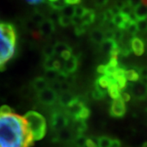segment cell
<instances>
[{
  "label": "cell",
  "mask_w": 147,
  "mask_h": 147,
  "mask_svg": "<svg viewBox=\"0 0 147 147\" xmlns=\"http://www.w3.org/2000/svg\"><path fill=\"white\" fill-rule=\"evenodd\" d=\"M85 146H86V147H98L97 144L92 139H87Z\"/></svg>",
  "instance_id": "7bdbcfd3"
},
{
  "label": "cell",
  "mask_w": 147,
  "mask_h": 147,
  "mask_svg": "<svg viewBox=\"0 0 147 147\" xmlns=\"http://www.w3.org/2000/svg\"><path fill=\"white\" fill-rule=\"evenodd\" d=\"M132 92L134 96L138 98L145 97L147 94V85L143 83H137L134 84L132 88Z\"/></svg>",
  "instance_id": "4fadbf2b"
},
{
  "label": "cell",
  "mask_w": 147,
  "mask_h": 147,
  "mask_svg": "<svg viewBox=\"0 0 147 147\" xmlns=\"http://www.w3.org/2000/svg\"><path fill=\"white\" fill-rule=\"evenodd\" d=\"M108 93L110 96L115 100L116 98H119L120 96L121 89L118 86V84H116V82H114L113 84H111L108 87Z\"/></svg>",
  "instance_id": "d6986e66"
},
{
  "label": "cell",
  "mask_w": 147,
  "mask_h": 147,
  "mask_svg": "<svg viewBox=\"0 0 147 147\" xmlns=\"http://www.w3.org/2000/svg\"><path fill=\"white\" fill-rule=\"evenodd\" d=\"M131 21V20L130 19L129 15L124 14L123 12H119V13L115 14V16H113L112 23L115 26L118 27V29L123 30H126L128 24L130 23Z\"/></svg>",
  "instance_id": "9c48e42d"
},
{
  "label": "cell",
  "mask_w": 147,
  "mask_h": 147,
  "mask_svg": "<svg viewBox=\"0 0 147 147\" xmlns=\"http://www.w3.org/2000/svg\"><path fill=\"white\" fill-rule=\"evenodd\" d=\"M37 98L42 105H53L57 100V92L51 87H48L46 89L38 92Z\"/></svg>",
  "instance_id": "5b68a950"
},
{
  "label": "cell",
  "mask_w": 147,
  "mask_h": 147,
  "mask_svg": "<svg viewBox=\"0 0 147 147\" xmlns=\"http://www.w3.org/2000/svg\"><path fill=\"white\" fill-rule=\"evenodd\" d=\"M114 36H115V30H107L106 31L104 32V38H105V40L114 39Z\"/></svg>",
  "instance_id": "60d3db41"
},
{
  "label": "cell",
  "mask_w": 147,
  "mask_h": 147,
  "mask_svg": "<svg viewBox=\"0 0 147 147\" xmlns=\"http://www.w3.org/2000/svg\"><path fill=\"white\" fill-rule=\"evenodd\" d=\"M58 23L61 26L67 27L70 25H72V18L61 15L59 20H58Z\"/></svg>",
  "instance_id": "f546056e"
},
{
  "label": "cell",
  "mask_w": 147,
  "mask_h": 147,
  "mask_svg": "<svg viewBox=\"0 0 147 147\" xmlns=\"http://www.w3.org/2000/svg\"><path fill=\"white\" fill-rule=\"evenodd\" d=\"M143 147H147V143H145V144L143 145Z\"/></svg>",
  "instance_id": "db71d44e"
},
{
  "label": "cell",
  "mask_w": 147,
  "mask_h": 147,
  "mask_svg": "<svg viewBox=\"0 0 147 147\" xmlns=\"http://www.w3.org/2000/svg\"><path fill=\"white\" fill-rule=\"evenodd\" d=\"M65 3L67 5H78L79 3L81 2V0H65Z\"/></svg>",
  "instance_id": "bcb514c9"
},
{
  "label": "cell",
  "mask_w": 147,
  "mask_h": 147,
  "mask_svg": "<svg viewBox=\"0 0 147 147\" xmlns=\"http://www.w3.org/2000/svg\"><path fill=\"white\" fill-rule=\"evenodd\" d=\"M90 115V110L88 108H87L86 106H84L83 109L80 110L79 115L77 116V118L75 119L76 120H83L84 121L87 119Z\"/></svg>",
  "instance_id": "83f0119b"
},
{
  "label": "cell",
  "mask_w": 147,
  "mask_h": 147,
  "mask_svg": "<svg viewBox=\"0 0 147 147\" xmlns=\"http://www.w3.org/2000/svg\"><path fill=\"white\" fill-rule=\"evenodd\" d=\"M78 68V58L75 56H72L67 61H65V63L61 70L67 74L74 73Z\"/></svg>",
  "instance_id": "30bf717a"
},
{
  "label": "cell",
  "mask_w": 147,
  "mask_h": 147,
  "mask_svg": "<svg viewBox=\"0 0 147 147\" xmlns=\"http://www.w3.org/2000/svg\"><path fill=\"white\" fill-rule=\"evenodd\" d=\"M58 74H59V72L57 71V70H54V69H48V70H46V72H45V76H44V78L47 79L49 83L54 82V81H57Z\"/></svg>",
  "instance_id": "d4e9b609"
},
{
  "label": "cell",
  "mask_w": 147,
  "mask_h": 147,
  "mask_svg": "<svg viewBox=\"0 0 147 147\" xmlns=\"http://www.w3.org/2000/svg\"><path fill=\"white\" fill-rule=\"evenodd\" d=\"M110 147H120V143H119V141H117V140H113Z\"/></svg>",
  "instance_id": "f907efd6"
},
{
  "label": "cell",
  "mask_w": 147,
  "mask_h": 147,
  "mask_svg": "<svg viewBox=\"0 0 147 147\" xmlns=\"http://www.w3.org/2000/svg\"><path fill=\"white\" fill-rule=\"evenodd\" d=\"M125 78L128 81L137 82L140 78V75L139 73L135 69H129V70H125Z\"/></svg>",
  "instance_id": "7402d4cb"
},
{
  "label": "cell",
  "mask_w": 147,
  "mask_h": 147,
  "mask_svg": "<svg viewBox=\"0 0 147 147\" xmlns=\"http://www.w3.org/2000/svg\"><path fill=\"white\" fill-rule=\"evenodd\" d=\"M115 16L112 11H110V9L109 10L105 11V12L103 13V21H112V19H113V16Z\"/></svg>",
  "instance_id": "74e56055"
},
{
  "label": "cell",
  "mask_w": 147,
  "mask_h": 147,
  "mask_svg": "<svg viewBox=\"0 0 147 147\" xmlns=\"http://www.w3.org/2000/svg\"><path fill=\"white\" fill-rule=\"evenodd\" d=\"M16 28L11 23H0V70L13 57L16 48Z\"/></svg>",
  "instance_id": "7a4b0ae2"
},
{
  "label": "cell",
  "mask_w": 147,
  "mask_h": 147,
  "mask_svg": "<svg viewBox=\"0 0 147 147\" xmlns=\"http://www.w3.org/2000/svg\"><path fill=\"white\" fill-rule=\"evenodd\" d=\"M120 97L122 100H123L124 102H126V101H128V100H130V95L128 94L127 92H121L120 93Z\"/></svg>",
  "instance_id": "ee69618b"
},
{
  "label": "cell",
  "mask_w": 147,
  "mask_h": 147,
  "mask_svg": "<svg viewBox=\"0 0 147 147\" xmlns=\"http://www.w3.org/2000/svg\"><path fill=\"white\" fill-rule=\"evenodd\" d=\"M38 26V33L41 36L49 37L53 34L55 29H56V25L52 20L49 18H46L42 23Z\"/></svg>",
  "instance_id": "8992f818"
},
{
  "label": "cell",
  "mask_w": 147,
  "mask_h": 147,
  "mask_svg": "<svg viewBox=\"0 0 147 147\" xmlns=\"http://www.w3.org/2000/svg\"><path fill=\"white\" fill-rule=\"evenodd\" d=\"M45 19V16L39 11L34 12L31 16V21L36 26H39Z\"/></svg>",
  "instance_id": "cb8c5ba5"
},
{
  "label": "cell",
  "mask_w": 147,
  "mask_h": 147,
  "mask_svg": "<svg viewBox=\"0 0 147 147\" xmlns=\"http://www.w3.org/2000/svg\"><path fill=\"white\" fill-rule=\"evenodd\" d=\"M114 82H115V79L112 76L103 74V75H101L100 78L98 79L96 85H98L101 88L105 89V88H108V87L111 84H113Z\"/></svg>",
  "instance_id": "9a60e30c"
},
{
  "label": "cell",
  "mask_w": 147,
  "mask_h": 147,
  "mask_svg": "<svg viewBox=\"0 0 147 147\" xmlns=\"http://www.w3.org/2000/svg\"><path fill=\"white\" fill-rule=\"evenodd\" d=\"M51 127L54 131H60L68 126L69 119L63 113L60 111H53L50 119Z\"/></svg>",
  "instance_id": "277c9868"
},
{
  "label": "cell",
  "mask_w": 147,
  "mask_h": 147,
  "mask_svg": "<svg viewBox=\"0 0 147 147\" xmlns=\"http://www.w3.org/2000/svg\"><path fill=\"white\" fill-rule=\"evenodd\" d=\"M118 46V43L114 40V39H107L104 40L103 42L100 43V47L101 50L104 53H110L114 48Z\"/></svg>",
  "instance_id": "ac0fdd59"
},
{
  "label": "cell",
  "mask_w": 147,
  "mask_h": 147,
  "mask_svg": "<svg viewBox=\"0 0 147 147\" xmlns=\"http://www.w3.org/2000/svg\"><path fill=\"white\" fill-rule=\"evenodd\" d=\"M142 4L147 7V0H142Z\"/></svg>",
  "instance_id": "816d5d0a"
},
{
  "label": "cell",
  "mask_w": 147,
  "mask_h": 147,
  "mask_svg": "<svg viewBox=\"0 0 147 147\" xmlns=\"http://www.w3.org/2000/svg\"><path fill=\"white\" fill-rule=\"evenodd\" d=\"M86 11H87V8H85L84 6L76 5L74 7V16L81 18L86 12Z\"/></svg>",
  "instance_id": "1f68e13d"
},
{
  "label": "cell",
  "mask_w": 147,
  "mask_h": 147,
  "mask_svg": "<svg viewBox=\"0 0 147 147\" xmlns=\"http://www.w3.org/2000/svg\"><path fill=\"white\" fill-rule=\"evenodd\" d=\"M12 113H13V110H11V108L8 105H3L0 107V115H9Z\"/></svg>",
  "instance_id": "8d00e7d4"
},
{
  "label": "cell",
  "mask_w": 147,
  "mask_h": 147,
  "mask_svg": "<svg viewBox=\"0 0 147 147\" xmlns=\"http://www.w3.org/2000/svg\"><path fill=\"white\" fill-rule=\"evenodd\" d=\"M97 71L98 73L100 74H105V65H100L97 67Z\"/></svg>",
  "instance_id": "7dc6e473"
},
{
  "label": "cell",
  "mask_w": 147,
  "mask_h": 147,
  "mask_svg": "<svg viewBox=\"0 0 147 147\" xmlns=\"http://www.w3.org/2000/svg\"><path fill=\"white\" fill-rule=\"evenodd\" d=\"M86 140H87V139H85L83 136H81V135L79 134V136L77 137V138H76V140H75V143H76V145L79 147H83L85 146Z\"/></svg>",
  "instance_id": "f35d334b"
},
{
  "label": "cell",
  "mask_w": 147,
  "mask_h": 147,
  "mask_svg": "<svg viewBox=\"0 0 147 147\" xmlns=\"http://www.w3.org/2000/svg\"><path fill=\"white\" fill-rule=\"evenodd\" d=\"M66 5L67 4L65 3V0H57L53 3H48V6L53 11H61Z\"/></svg>",
  "instance_id": "603a6c76"
},
{
  "label": "cell",
  "mask_w": 147,
  "mask_h": 147,
  "mask_svg": "<svg viewBox=\"0 0 147 147\" xmlns=\"http://www.w3.org/2000/svg\"><path fill=\"white\" fill-rule=\"evenodd\" d=\"M43 0H26L27 3H29L30 4H38V3H41Z\"/></svg>",
  "instance_id": "681fc988"
},
{
  "label": "cell",
  "mask_w": 147,
  "mask_h": 147,
  "mask_svg": "<svg viewBox=\"0 0 147 147\" xmlns=\"http://www.w3.org/2000/svg\"><path fill=\"white\" fill-rule=\"evenodd\" d=\"M87 27L88 26H84V24H81V25H79V26H76L74 27V33H75V34L78 35V36L83 35L84 33L86 32Z\"/></svg>",
  "instance_id": "d590c367"
},
{
  "label": "cell",
  "mask_w": 147,
  "mask_h": 147,
  "mask_svg": "<svg viewBox=\"0 0 147 147\" xmlns=\"http://www.w3.org/2000/svg\"><path fill=\"white\" fill-rule=\"evenodd\" d=\"M47 3H53V2H56V1H57V0H47Z\"/></svg>",
  "instance_id": "f5cc1de1"
},
{
  "label": "cell",
  "mask_w": 147,
  "mask_h": 147,
  "mask_svg": "<svg viewBox=\"0 0 147 147\" xmlns=\"http://www.w3.org/2000/svg\"><path fill=\"white\" fill-rule=\"evenodd\" d=\"M73 99V96L70 94L69 92H64L61 95L60 97H59V102H60L61 105L66 107L69 104V102Z\"/></svg>",
  "instance_id": "44dd1931"
},
{
  "label": "cell",
  "mask_w": 147,
  "mask_h": 147,
  "mask_svg": "<svg viewBox=\"0 0 147 147\" xmlns=\"http://www.w3.org/2000/svg\"><path fill=\"white\" fill-rule=\"evenodd\" d=\"M50 83L44 77H37L32 81V88L37 92H39L42 90L46 89L49 87Z\"/></svg>",
  "instance_id": "7c38bea8"
},
{
  "label": "cell",
  "mask_w": 147,
  "mask_h": 147,
  "mask_svg": "<svg viewBox=\"0 0 147 147\" xmlns=\"http://www.w3.org/2000/svg\"><path fill=\"white\" fill-rule=\"evenodd\" d=\"M138 31L146 32L147 31V19L144 20H139L137 21Z\"/></svg>",
  "instance_id": "836d02e7"
},
{
  "label": "cell",
  "mask_w": 147,
  "mask_h": 147,
  "mask_svg": "<svg viewBox=\"0 0 147 147\" xmlns=\"http://www.w3.org/2000/svg\"><path fill=\"white\" fill-rule=\"evenodd\" d=\"M71 49V47L69 46L67 43L64 42H57L54 44V53L55 55H61L64 51Z\"/></svg>",
  "instance_id": "ffe728a7"
},
{
  "label": "cell",
  "mask_w": 147,
  "mask_h": 147,
  "mask_svg": "<svg viewBox=\"0 0 147 147\" xmlns=\"http://www.w3.org/2000/svg\"><path fill=\"white\" fill-rule=\"evenodd\" d=\"M107 2H108V0H95L96 5L99 6V7L105 5V4L107 3Z\"/></svg>",
  "instance_id": "c3c4849f"
},
{
  "label": "cell",
  "mask_w": 147,
  "mask_h": 147,
  "mask_svg": "<svg viewBox=\"0 0 147 147\" xmlns=\"http://www.w3.org/2000/svg\"><path fill=\"white\" fill-rule=\"evenodd\" d=\"M62 16L73 17L74 16V7L72 5H66L62 10L61 11Z\"/></svg>",
  "instance_id": "4316f807"
},
{
  "label": "cell",
  "mask_w": 147,
  "mask_h": 147,
  "mask_svg": "<svg viewBox=\"0 0 147 147\" xmlns=\"http://www.w3.org/2000/svg\"><path fill=\"white\" fill-rule=\"evenodd\" d=\"M34 141L42 140L46 135L47 123L45 118L36 111H29L24 116Z\"/></svg>",
  "instance_id": "3957f363"
},
{
  "label": "cell",
  "mask_w": 147,
  "mask_h": 147,
  "mask_svg": "<svg viewBox=\"0 0 147 147\" xmlns=\"http://www.w3.org/2000/svg\"><path fill=\"white\" fill-rule=\"evenodd\" d=\"M60 57L62 58L64 61H67L68 59H69L72 57V50L71 49H68V50L64 51L63 53L60 55Z\"/></svg>",
  "instance_id": "ab89813d"
},
{
  "label": "cell",
  "mask_w": 147,
  "mask_h": 147,
  "mask_svg": "<svg viewBox=\"0 0 147 147\" xmlns=\"http://www.w3.org/2000/svg\"><path fill=\"white\" fill-rule=\"evenodd\" d=\"M126 30L130 34H131V35H135L137 32H138V28H137V22L133 21H130V23L128 24V26L127 27Z\"/></svg>",
  "instance_id": "4dcf8cb0"
},
{
  "label": "cell",
  "mask_w": 147,
  "mask_h": 147,
  "mask_svg": "<svg viewBox=\"0 0 147 147\" xmlns=\"http://www.w3.org/2000/svg\"><path fill=\"white\" fill-rule=\"evenodd\" d=\"M112 142H113V140H111L109 137H100L97 141V146L98 147H110Z\"/></svg>",
  "instance_id": "f1b7e54d"
},
{
  "label": "cell",
  "mask_w": 147,
  "mask_h": 147,
  "mask_svg": "<svg viewBox=\"0 0 147 147\" xmlns=\"http://www.w3.org/2000/svg\"><path fill=\"white\" fill-rule=\"evenodd\" d=\"M90 38L92 41L95 43H101L105 40L104 38V32H102L99 29H95L90 33Z\"/></svg>",
  "instance_id": "e0dca14e"
},
{
  "label": "cell",
  "mask_w": 147,
  "mask_h": 147,
  "mask_svg": "<svg viewBox=\"0 0 147 147\" xmlns=\"http://www.w3.org/2000/svg\"><path fill=\"white\" fill-rule=\"evenodd\" d=\"M85 106L83 103V101L79 99V97H74V99L66 106V111L67 114L70 116L74 117V119L77 118V116L80 112V110L83 109V107Z\"/></svg>",
  "instance_id": "52a82bcc"
},
{
  "label": "cell",
  "mask_w": 147,
  "mask_h": 147,
  "mask_svg": "<svg viewBox=\"0 0 147 147\" xmlns=\"http://www.w3.org/2000/svg\"><path fill=\"white\" fill-rule=\"evenodd\" d=\"M125 111H126L125 102L120 97L116 98L113 100L110 108V114L112 115L115 117H122L125 114Z\"/></svg>",
  "instance_id": "ba28073f"
},
{
  "label": "cell",
  "mask_w": 147,
  "mask_h": 147,
  "mask_svg": "<svg viewBox=\"0 0 147 147\" xmlns=\"http://www.w3.org/2000/svg\"><path fill=\"white\" fill-rule=\"evenodd\" d=\"M133 13L137 19V21L147 19V7L141 3L140 5H138L134 8Z\"/></svg>",
  "instance_id": "2e32d148"
},
{
  "label": "cell",
  "mask_w": 147,
  "mask_h": 147,
  "mask_svg": "<svg viewBox=\"0 0 147 147\" xmlns=\"http://www.w3.org/2000/svg\"><path fill=\"white\" fill-rule=\"evenodd\" d=\"M42 54L45 58L54 57L55 53H54V45L47 44L42 49Z\"/></svg>",
  "instance_id": "484cf974"
},
{
  "label": "cell",
  "mask_w": 147,
  "mask_h": 147,
  "mask_svg": "<svg viewBox=\"0 0 147 147\" xmlns=\"http://www.w3.org/2000/svg\"><path fill=\"white\" fill-rule=\"evenodd\" d=\"M130 45H131V51L137 56H141L144 53L145 45L141 38H137V37H133L130 42Z\"/></svg>",
  "instance_id": "8fae6325"
},
{
  "label": "cell",
  "mask_w": 147,
  "mask_h": 147,
  "mask_svg": "<svg viewBox=\"0 0 147 147\" xmlns=\"http://www.w3.org/2000/svg\"><path fill=\"white\" fill-rule=\"evenodd\" d=\"M138 73H139V75L141 77L144 78V79H147V67L141 69L140 72H138Z\"/></svg>",
  "instance_id": "f6af8a7d"
},
{
  "label": "cell",
  "mask_w": 147,
  "mask_h": 147,
  "mask_svg": "<svg viewBox=\"0 0 147 147\" xmlns=\"http://www.w3.org/2000/svg\"><path fill=\"white\" fill-rule=\"evenodd\" d=\"M95 18H96V13L92 9H87L84 16L81 17V20L84 26H88L94 22Z\"/></svg>",
  "instance_id": "5bb4252c"
},
{
  "label": "cell",
  "mask_w": 147,
  "mask_h": 147,
  "mask_svg": "<svg viewBox=\"0 0 147 147\" xmlns=\"http://www.w3.org/2000/svg\"><path fill=\"white\" fill-rule=\"evenodd\" d=\"M92 96H94L96 99H100L105 96V92H104V89L99 87L98 85H96V89L92 92Z\"/></svg>",
  "instance_id": "d6a6232c"
},
{
  "label": "cell",
  "mask_w": 147,
  "mask_h": 147,
  "mask_svg": "<svg viewBox=\"0 0 147 147\" xmlns=\"http://www.w3.org/2000/svg\"><path fill=\"white\" fill-rule=\"evenodd\" d=\"M34 142L24 117L0 115V147H31Z\"/></svg>",
  "instance_id": "6da1fadb"
},
{
  "label": "cell",
  "mask_w": 147,
  "mask_h": 147,
  "mask_svg": "<svg viewBox=\"0 0 147 147\" xmlns=\"http://www.w3.org/2000/svg\"><path fill=\"white\" fill-rule=\"evenodd\" d=\"M127 3L133 8H135L136 7L142 3V0H127Z\"/></svg>",
  "instance_id": "b9f144b4"
},
{
  "label": "cell",
  "mask_w": 147,
  "mask_h": 147,
  "mask_svg": "<svg viewBox=\"0 0 147 147\" xmlns=\"http://www.w3.org/2000/svg\"><path fill=\"white\" fill-rule=\"evenodd\" d=\"M55 59L54 57H48L44 59V62H43V66L46 70L48 69H53V63H54Z\"/></svg>",
  "instance_id": "e575fe53"
}]
</instances>
